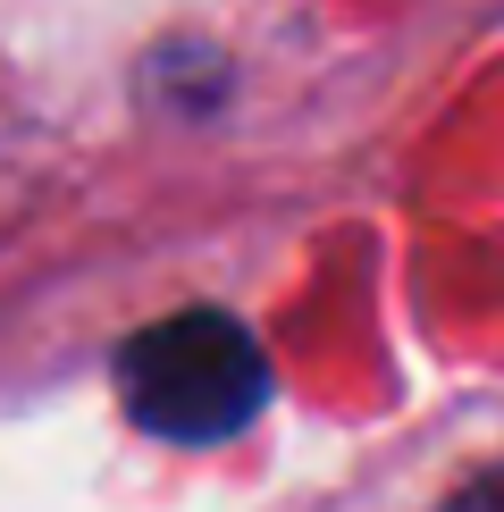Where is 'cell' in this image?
<instances>
[{"mask_svg": "<svg viewBox=\"0 0 504 512\" xmlns=\"http://www.w3.org/2000/svg\"><path fill=\"white\" fill-rule=\"evenodd\" d=\"M118 395L168 445H219L269 403V361L227 311H177L126 336Z\"/></svg>", "mask_w": 504, "mask_h": 512, "instance_id": "6da1fadb", "label": "cell"}, {"mask_svg": "<svg viewBox=\"0 0 504 512\" xmlns=\"http://www.w3.org/2000/svg\"><path fill=\"white\" fill-rule=\"evenodd\" d=\"M446 512H504V462H496V471H479V479H462L454 496H446Z\"/></svg>", "mask_w": 504, "mask_h": 512, "instance_id": "7a4b0ae2", "label": "cell"}]
</instances>
